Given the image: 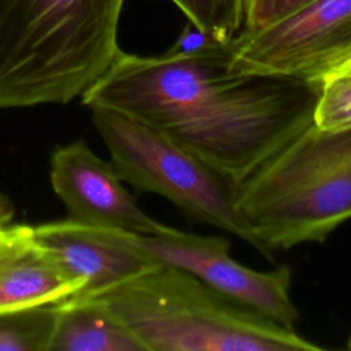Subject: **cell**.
Here are the masks:
<instances>
[{
    "instance_id": "7",
    "label": "cell",
    "mask_w": 351,
    "mask_h": 351,
    "mask_svg": "<svg viewBox=\"0 0 351 351\" xmlns=\"http://www.w3.org/2000/svg\"><path fill=\"white\" fill-rule=\"evenodd\" d=\"M126 236L158 263L182 269L218 292L295 330L299 311L291 299L288 265L269 271L244 266L230 256V243L223 236H200L180 229L166 236L130 232Z\"/></svg>"
},
{
    "instance_id": "15",
    "label": "cell",
    "mask_w": 351,
    "mask_h": 351,
    "mask_svg": "<svg viewBox=\"0 0 351 351\" xmlns=\"http://www.w3.org/2000/svg\"><path fill=\"white\" fill-rule=\"evenodd\" d=\"M314 0H245L244 29L240 33L258 32Z\"/></svg>"
},
{
    "instance_id": "5",
    "label": "cell",
    "mask_w": 351,
    "mask_h": 351,
    "mask_svg": "<svg viewBox=\"0 0 351 351\" xmlns=\"http://www.w3.org/2000/svg\"><path fill=\"white\" fill-rule=\"evenodd\" d=\"M92 119L122 181L170 200L191 219L229 232L262 254L226 178L140 121L106 108H92Z\"/></svg>"
},
{
    "instance_id": "11",
    "label": "cell",
    "mask_w": 351,
    "mask_h": 351,
    "mask_svg": "<svg viewBox=\"0 0 351 351\" xmlns=\"http://www.w3.org/2000/svg\"><path fill=\"white\" fill-rule=\"evenodd\" d=\"M47 351H145L97 300L70 298L56 304Z\"/></svg>"
},
{
    "instance_id": "2",
    "label": "cell",
    "mask_w": 351,
    "mask_h": 351,
    "mask_svg": "<svg viewBox=\"0 0 351 351\" xmlns=\"http://www.w3.org/2000/svg\"><path fill=\"white\" fill-rule=\"evenodd\" d=\"M125 0H0V108L64 104L121 52Z\"/></svg>"
},
{
    "instance_id": "8",
    "label": "cell",
    "mask_w": 351,
    "mask_h": 351,
    "mask_svg": "<svg viewBox=\"0 0 351 351\" xmlns=\"http://www.w3.org/2000/svg\"><path fill=\"white\" fill-rule=\"evenodd\" d=\"M49 178L75 221L140 234L166 236L177 230L144 213L122 185L112 163L96 156L82 141L53 151Z\"/></svg>"
},
{
    "instance_id": "3",
    "label": "cell",
    "mask_w": 351,
    "mask_h": 351,
    "mask_svg": "<svg viewBox=\"0 0 351 351\" xmlns=\"http://www.w3.org/2000/svg\"><path fill=\"white\" fill-rule=\"evenodd\" d=\"M145 351H319L321 346L163 263L89 296Z\"/></svg>"
},
{
    "instance_id": "17",
    "label": "cell",
    "mask_w": 351,
    "mask_h": 351,
    "mask_svg": "<svg viewBox=\"0 0 351 351\" xmlns=\"http://www.w3.org/2000/svg\"><path fill=\"white\" fill-rule=\"evenodd\" d=\"M10 217H11V210L7 204V202L0 196V222L8 221Z\"/></svg>"
},
{
    "instance_id": "6",
    "label": "cell",
    "mask_w": 351,
    "mask_h": 351,
    "mask_svg": "<svg viewBox=\"0 0 351 351\" xmlns=\"http://www.w3.org/2000/svg\"><path fill=\"white\" fill-rule=\"evenodd\" d=\"M351 60V0H314L233 40L232 69L319 82Z\"/></svg>"
},
{
    "instance_id": "10",
    "label": "cell",
    "mask_w": 351,
    "mask_h": 351,
    "mask_svg": "<svg viewBox=\"0 0 351 351\" xmlns=\"http://www.w3.org/2000/svg\"><path fill=\"white\" fill-rule=\"evenodd\" d=\"M82 287L38 243L33 226L0 222V314L58 304Z\"/></svg>"
},
{
    "instance_id": "4",
    "label": "cell",
    "mask_w": 351,
    "mask_h": 351,
    "mask_svg": "<svg viewBox=\"0 0 351 351\" xmlns=\"http://www.w3.org/2000/svg\"><path fill=\"white\" fill-rule=\"evenodd\" d=\"M233 199L266 258L324 243L351 219V128L308 125L233 185Z\"/></svg>"
},
{
    "instance_id": "9",
    "label": "cell",
    "mask_w": 351,
    "mask_h": 351,
    "mask_svg": "<svg viewBox=\"0 0 351 351\" xmlns=\"http://www.w3.org/2000/svg\"><path fill=\"white\" fill-rule=\"evenodd\" d=\"M33 232L62 267L84 282L71 298L99 295L158 265L122 230L69 218L33 226Z\"/></svg>"
},
{
    "instance_id": "18",
    "label": "cell",
    "mask_w": 351,
    "mask_h": 351,
    "mask_svg": "<svg viewBox=\"0 0 351 351\" xmlns=\"http://www.w3.org/2000/svg\"><path fill=\"white\" fill-rule=\"evenodd\" d=\"M347 347H348V348H350V350H351V337H350V339H348V343H347Z\"/></svg>"
},
{
    "instance_id": "16",
    "label": "cell",
    "mask_w": 351,
    "mask_h": 351,
    "mask_svg": "<svg viewBox=\"0 0 351 351\" xmlns=\"http://www.w3.org/2000/svg\"><path fill=\"white\" fill-rule=\"evenodd\" d=\"M222 45H226V44L217 41L210 34L202 32L200 29H197L195 25L189 22L182 29L176 43L166 52L174 56H195Z\"/></svg>"
},
{
    "instance_id": "13",
    "label": "cell",
    "mask_w": 351,
    "mask_h": 351,
    "mask_svg": "<svg viewBox=\"0 0 351 351\" xmlns=\"http://www.w3.org/2000/svg\"><path fill=\"white\" fill-rule=\"evenodd\" d=\"M188 21L222 44L232 43L244 23L245 0H171Z\"/></svg>"
},
{
    "instance_id": "12",
    "label": "cell",
    "mask_w": 351,
    "mask_h": 351,
    "mask_svg": "<svg viewBox=\"0 0 351 351\" xmlns=\"http://www.w3.org/2000/svg\"><path fill=\"white\" fill-rule=\"evenodd\" d=\"M56 304L0 314V351H47Z\"/></svg>"
},
{
    "instance_id": "19",
    "label": "cell",
    "mask_w": 351,
    "mask_h": 351,
    "mask_svg": "<svg viewBox=\"0 0 351 351\" xmlns=\"http://www.w3.org/2000/svg\"><path fill=\"white\" fill-rule=\"evenodd\" d=\"M346 64H351V60H350V62H347V63H346Z\"/></svg>"
},
{
    "instance_id": "1",
    "label": "cell",
    "mask_w": 351,
    "mask_h": 351,
    "mask_svg": "<svg viewBox=\"0 0 351 351\" xmlns=\"http://www.w3.org/2000/svg\"><path fill=\"white\" fill-rule=\"evenodd\" d=\"M233 41L195 56L119 52L81 95L140 121L232 185L313 123L318 82L232 69Z\"/></svg>"
},
{
    "instance_id": "14",
    "label": "cell",
    "mask_w": 351,
    "mask_h": 351,
    "mask_svg": "<svg viewBox=\"0 0 351 351\" xmlns=\"http://www.w3.org/2000/svg\"><path fill=\"white\" fill-rule=\"evenodd\" d=\"M313 123L325 130L351 128V64H344L318 82Z\"/></svg>"
}]
</instances>
